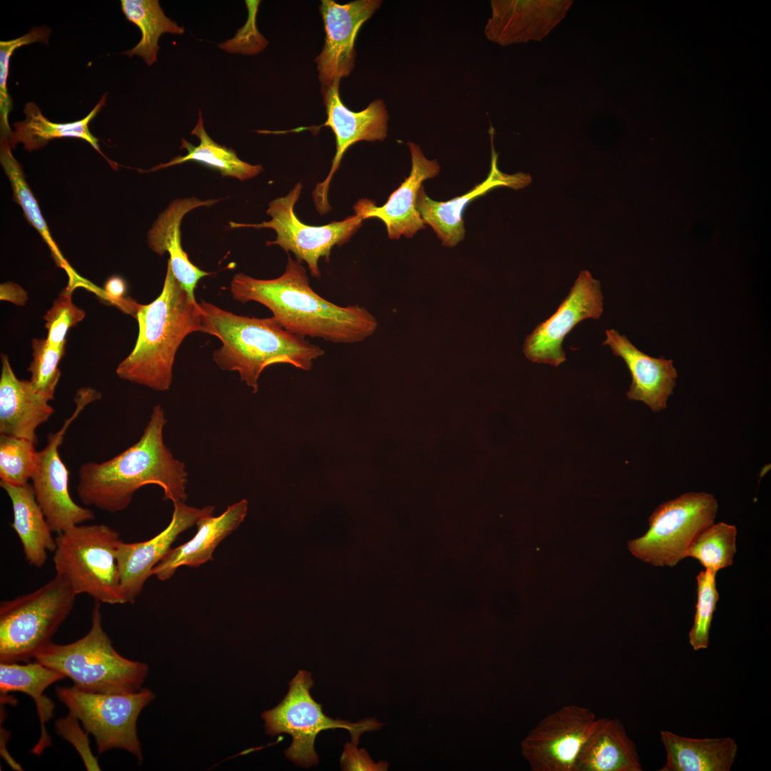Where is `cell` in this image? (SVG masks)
<instances>
[{
	"instance_id": "obj_42",
	"label": "cell",
	"mask_w": 771,
	"mask_h": 771,
	"mask_svg": "<svg viewBox=\"0 0 771 771\" xmlns=\"http://www.w3.org/2000/svg\"><path fill=\"white\" fill-rule=\"evenodd\" d=\"M0 298L17 306H24L27 300V293L19 285L11 282L1 283L0 286Z\"/></svg>"
},
{
	"instance_id": "obj_9",
	"label": "cell",
	"mask_w": 771,
	"mask_h": 771,
	"mask_svg": "<svg viewBox=\"0 0 771 771\" xmlns=\"http://www.w3.org/2000/svg\"><path fill=\"white\" fill-rule=\"evenodd\" d=\"M718 504L713 495L689 492L660 505L644 535L628 542L630 553L658 567H674L686 558L694 538L714 523Z\"/></svg>"
},
{
	"instance_id": "obj_28",
	"label": "cell",
	"mask_w": 771,
	"mask_h": 771,
	"mask_svg": "<svg viewBox=\"0 0 771 771\" xmlns=\"http://www.w3.org/2000/svg\"><path fill=\"white\" fill-rule=\"evenodd\" d=\"M65 676L37 661L26 665L0 663V691L1 695L9 692H24L33 698L38 714L41 733L31 752L40 755L51 745V738L46 729V723L54 717L55 704L44 695L46 689Z\"/></svg>"
},
{
	"instance_id": "obj_38",
	"label": "cell",
	"mask_w": 771,
	"mask_h": 771,
	"mask_svg": "<svg viewBox=\"0 0 771 771\" xmlns=\"http://www.w3.org/2000/svg\"><path fill=\"white\" fill-rule=\"evenodd\" d=\"M72 289L67 287L54 301L44 316L47 330L46 340L53 346L66 343L68 331L85 317V312L72 301Z\"/></svg>"
},
{
	"instance_id": "obj_12",
	"label": "cell",
	"mask_w": 771,
	"mask_h": 771,
	"mask_svg": "<svg viewBox=\"0 0 771 771\" xmlns=\"http://www.w3.org/2000/svg\"><path fill=\"white\" fill-rule=\"evenodd\" d=\"M101 393L91 388H80L74 398L76 408L62 427L49 433L46 446L36 451L31 476L36 500L53 531L57 534L94 518V513L76 503L69 492V470L59 449L64 435L79 413L89 403L99 400Z\"/></svg>"
},
{
	"instance_id": "obj_32",
	"label": "cell",
	"mask_w": 771,
	"mask_h": 771,
	"mask_svg": "<svg viewBox=\"0 0 771 771\" xmlns=\"http://www.w3.org/2000/svg\"><path fill=\"white\" fill-rule=\"evenodd\" d=\"M11 148L12 146L8 140L1 139L0 162L11 183L14 200L21 207L27 221L49 247L56 263L66 271L69 278V285L74 286V282L81 278L64 258L54 241L41 213L38 201L31 191L25 179L22 168L14 156Z\"/></svg>"
},
{
	"instance_id": "obj_2",
	"label": "cell",
	"mask_w": 771,
	"mask_h": 771,
	"mask_svg": "<svg viewBox=\"0 0 771 771\" xmlns=\"http://www.w3.org/2000/svg\"><path fill=\"white\" fill-rule=\"evenodd\" d=\"M166 423L163 409L156 405L136 443L104 462L84 463L76 486L80 500L114 513L125 510L139 488L153 484L161 488L164 500L185 502L188 474L164 443Z\"/></svg>"
},
{
	"instance_id": "obj_14",
	"label": "cell",
	"mask_w": 771,
	"mask_h": 771,
	"mask_svg": "<svg viewBox=\"0 0 771 771\" xmlns=\"http://www.w3.org/2000/svg\"><path fill=\"white\" fill-rule=\"evenodd\" d=\"M603 300L600 281L588 271H581L554 314L526 337L525 357L534 363L558 366L565 361L564 338L581 321L598 319L603 312Z\"/></svg>"
},
{
	"instance_id": "obj_39",
	"label": "cell",
	"mask_w": 771,
	"mask_h": 771,
	"mask_svg": "<svg viewBox=\"0 0 771 771\" xmlns=\"http://www.w3.org/2000/svg\"><path fill=\"white\" fill-rule=\"evenodd\" d=\"M79 722L76 717L69 713L66 717L56 721V731L75 747L87 770H101L97 759L90 748L89 733L80 727Z\"/></svg>"
},
{
	"instance_id": "obj_10",
	"label": "cell",
	"mask_w": 771,
	"mask_h": 771,
	"mask_svg": "<svg viewBox=\"0 0 771 771\" xmlns=\"http://www.w3.org/2000/svg\"><path fill=\"white\" fill-rule=\"evenodd\" d=\"M56 695L69 713L91 734L99 754L122 749L143 760L136 722L142 710L155 697L148 689L119 694L86 692L75 686L58 687Z\"/></svg>"
},
{
	"instance_id": "obj_3",
	"label": "cell",
	"mask_w": 771,
	"mask_h": 771,
	"mask_svg": "<svg viewBox=\"0 0 771 771\" xmlns=\"http://www.w3.org/2000/svg\"><path fill=\"white\" fill-rule=\"evenodd\" d=\"M199 305L202 333L221 342L213 361L223 371L238 373L253 393L266 368L288 363L309 371L313 361L325 353L320 346L282 328L273 317L239 316L204 301Z\"/></svg>"
},
{
	"instance_id": "obj_5",
	"label": "cell",
	"mask_w": 771,
	"mask_h": 771,
	"mask_svg": "<svg viewBox=\"0 0 771 771\" xmlns=\"http://www.w3.org/2000/svg\"><path fill=\"white\" fill-rule=\"evenodd\" d=\"M34 659L71 679L78 689L94 693L138 691L148 672L146 663L127 659L114 649L103 628L98 601L93 608L91 628L84 637L66 645L51 642Z\"/></svg>"
},
{
	"instance_id": "obj_37",
	"label": "cell",
	"mask_w": 771,
	"mask_h": 771,
	"mask_svg": "<svg viewBox=\"0 0 771 771\" xmlns=\"http://www.w3.org/2000/svg\"><path fill=\"white\" fill-rule=\"evenodd\" d=\"M50 30L47 26L33 29L25 35L9 41H0V130L1 139L11 142L13 135L9 124V114L12 109L11 99L7 89L9 61L14 51L32 43L47 44Z\"/></svg>"
},
{
	"instance_id": "obj_24",
	"label": "cell",
	"mask_w": 771,
	"mask_h": 771,
	"mask_svg": "<svg viewBox=\"0 0 771 771\" xmlns=\"http://www.w3.org/2000/svg\"><path fill=\"white\" fill-rule=\"evenodd\" d=\"M221 199L201 200L196 197L178 198L173 201L158 217L148 233L150 248L162 256L168 253V263L172 272L192 298L198 282L211 273L201 270L189 260L181 242V223L189 211L201 206H210Z\"/></svg>"
},
{
	"instance_id": "obj_40",
	"label": "cell",
	"mask_w": 771,
	"mask_h": 771,
	"mask_svg": "<svg viewBox=\"0 0 771 771\" xmlns=\"http://www.w3.org/2000/svg\"><path fill=\"white\" fill-rule=\"evenodd\" d=\"M126 288L124 279L120 276H114L108 278L105 283L104 295L106 298L124 312L135 317L141 304L125 296Z\"/></svg>"
},
{
	"instance_id": "obj_13",
	"label": "cell",
	"mask_w": 771,
	"mask_h": 771,
	"mask_svg": "<svg viewBox=\"0 0 771 771\" xmlns=\"http://www.w3.org/2000/svg\"><path fill=\"white\" fill-rule=\"evenodd\" d=\"M598 717L588 707L565 705L541 720L521 742L533 771H575L580 751Z\"/></svg>"
},
{
	"instance_id": "obj_20",
	"label": "cell",
	"mask_w": 771,
	"mask_h": 771,
	"mask_svg": "<svg viewBox=\"0 0 771 771\" xmlns=\"http://www.w3.org/2000/svg\"><path fill=\"white\" fill-rule=\"evenodd\" d=\"M489 133L492 151L491 165L485 180L466 193L445 202L432 200L425 193L423 186L418 193L416 209L425 225L428 224L433 229L443 245L446 247H453L463 240L465 233L463 212L473 200L495 187L506 186L519 189L531 181V178L528 174L518 173L508 175L498 169V153L495 152L493 146L494 128L491 124Z\"/></svg>"
},
{
	"instance_id": "obj_22",
	"label": "cell",
	"mask_w": 771,
	"mask_h": 771,
	"mask_svg": "<svg viewBox=\"0 0 771 771\" xmlns=\"http://www.w3.org/2000/svg\"><path fill=\"white\" fill-rule=\"evenodd\" d=\"M0 376V435L26 438L36 445L37 428L54 413L49 401L30 381L19 380L9 358L1 354Z\"/></svg>"
},
{
	"instance_id": "obj_19",
	"label": "cell",
	"mask_w": 771,
	"mask_h": 771,
	"mask_svg": "<svg viewBox=\"0 0 771 771\" xmlns=\"http://www.w3.org/2000/svg\"><path fill=\"white\" fill-rule=\"evenodd\" d=\"M488 39L501 46L540 41L565 17L571 0L491 1Z\"/></svg>"
},
{
	"instance_id": "obj_23",
	"label": "cell",
	"mask_w": 771,
	"mask_h": 771,
	"mask_svg": "<svg viewBox=\"0 0 771 771\" xmlns=\"http://www.w3.org/2000/svg\"><path fill=\"white\" fill-rule=\"evenodd\" d=\"M248 510L245 499L229 505L220 515L208 514L196 523L197 532L186 543L171 549L152 570L151 575L164 581L170 579L181 566L198 567L212 560L218 545L243 521Z\"/></svg>"
},
{
	"instance_id": "obj_25",
	"label": "cell",
	"mask_w": 771,
	"mask_h": 771,
	"mask_svg": "<svg viewBox=\"0 0 771 771\" xmlns=\"http://www.w3.org/2000/svg\"><path fill=\"white\" fill-rule=\"evenodd\" d=\"M636 745L620 721L598 718L578 755L575 771H642Z\"/></svg>"
},
{
	"instance_id": "obj_15",
	"label": "cell",
	"mask_w": 771,
	"mask_h": 771,
	"mask_svg": "<svg viewBox=\"0 0 771 771\" xmlns=\"http://www.w3.org/2000/svg\"><path fill=\"white\" fill-rule=\"evenodd\" d=\"M339 84L340 82H336L321 89L327 115L323 126L332 129L336 143L330 172L323 182L317 184L313 193L316 209L321 214L331 209L327 198L328 188L345 152L358 141H383L388 132L389 116L383 100H374L362 111H351L341 99Z\"/></svg>"
},
{
	"instance_id": "obj_8",
	"label": "cell",
	"mask_w": 771,
	"mask_h": 771,
	"mask_svg": "<svg viewBox=\"0 0 771 771\" xmlns=\"http://www.w3.org/2000/svg\"><path fill=\"white\" fill-rule=\"evenodd\" d=\"M313 686L311 672L298 670L289 682L288 692L282 701L261 715L267 734L275 736L285 733L292 737V742L285 755L296 765L305 767L318 762L314 742L320 732L335 728L346 729L351 735L352 743L358 745L361 734L378 730L383 725L375 719L353 723L326 715L322 705L310 694Z\"/></svg>"
},
{
	"instance_id": "obj_16",
	"label": "cell",
	"mask_w": 771,
	"mask_h": 771,
	"mask_svg": "<svg viewBox=\"0 0 771 771\" xmlns=\"http://www.w3.org/2000/svg\"><path fill=\"white\" fill-rule=\"evenodd\" d=\"M382 4L379 0H357L340 4L322 0L325 39L321 53L315 59L321 88L347 77L354 68L355 40L362 25Z\"/></svg>"
},
{
	"instance_id": "obj_7",
	"label": "cell",
	"mask_w": 771,
	"mask_h": 771,
	"mask_svg": "<svg viewBox=\"0 0 771 771\" xmlns=\"http://www.w3.org/2000/svg\"><path fill=\"white\" fill-rule=\"evenodd\" d=\"M119 533L104 524L78 525L57 534L53 563L76 595L124 604L116 558Z\"/></svg>"
},
{
	"instance_id": "obj_1",
	"label": "cell",
	"mask_w": 771,
	"mask_h": 771,
	"mask_svg": "<svg viewBox=\"0 0 771 771\" xmlns=\"http://www.w3.org/2000/svg\"><path fill=\"white\" fill-rule=\"evenodd\" d=\"M230 291L240 303L254 301L266 306L282 328L304 338L351 344L365 340L378 326L365 308L340 306L316 293L302 263L289 256L281 276L258 279L238 273L231 280Z\"/></svg>"
},
{
	"instance_id": "obj_6",
	"label": "cell",
	"mask_w": 771,
	"mask_h": 771,
	"mask_svg": "<svg viewBox=\"0 0 771 771\" xmlns=\"http://www.w3.org/2000/svg\"><path fill=\"white\" fill-rule=\"evenodd\" d=\"M76 594L61 575L0 603V662H29L50 642L71 612Z\"/></svg>"
},
{
	"instance_id": "obj_34",
	"label": "cell",
	"mask_w": 771,
	"mask_h": 771,
	"mask_svg": "<svg viewBox=\"0 0 771 771\" xmlns=\"http://www.w3.org/2000/svg\"><path fill=\"white\" fill-rule=\"evenodd\" d=\"M31 347L33 359L28 368L31 373L29 381L38 393L48 401L52 400L61 377L59 364L65 353L66 343L53 346L46 338H34Z\"/></svg>"
},
{
	"instance_id": "obj_29",
	"label": "cell",
	"mask_w": 771,
	"mask_h": 771,
	"mask_svg": "<svg viewBox=\"0 0 771 771\" xmlns=\"http://www.w3.org/2000/svg\"><path fill=\"white\" fill-rule=\"evenodd\" d=\"M106 101V94H104L86 116L69 123H54L49 121L34 102H29L24 109V120L14 124V131L10 143L13 148L21 142L25 149L31 151L45 146L52 139L74 137L86 141L104 156L101 152L98 139L91 133L89 125L105 106Z\"/></svg>"
},
{
	"instance_id": "obj_30",
	"label": "cell",
	"mask_w": 771,
	"mask_h": 771,
	"mask_svg": "<svg viewBox=\"0 0 771 771\" xmlns=\"http://www.w3.org/2000/svg\"><path fill=\"white\" fill-rule=\"evenodd\" d=\"M191 133L200 140L194 146L182 138L180 148L187 151L185 156H178L166 163H161L151 171L166 168L189 161H196L218 171L223 176L245 181L256 176L262 171L261 165H252L240 159L235 151L215 142L206 133L201 110L197 123Z\"/></svg>"
},
{
	"instance_id": "obj_18",
	"label": "cell",
	"mask_w": 771,
	"mask_h": 771,
	"mask_svg": "<svg viewBox=\"0 0 771 771\" xmlns=\"http://www.w3.org/2000/svg\"><path fill=\"white\" fill-rule=\"evenodd\" d=\"M408 146L411 155V171L401 185L389 196L382 206L367 198L360 199L353 206L355 213L364 219L378 218L386 225L390 239H399L401 236L412 238L425 223L416 209L418 193L423 182L436 176L440 166L436 159H428L420 146L413 142Z\"/></svg>"
},
{
	"instance_id": "obj_31",
	"label": "cell",
	"mask_w": 771,
	"mask_h": 771,
	"mask_svg": "<svg viewBox=\"0 0 771 771\" xmlns=\"http://www.w3.org/2000/svg\"><path fill=\"white\" fill-rule=\"evenodd\" d=\"M121 10L128 21L141 33L139 42L124 55L138 56L148 66L157 61L158 40L165 34H183L184 27L166 16L158 0H121Z\"/></svg>"
},
{
	"instance_id": "obj_26",
	"label": "cell",
	"mask_w": 771,
	"mask_h": 771,
	"mask_svg": "<svg viewBox=\"0 0 771 771\" xmlns=\"http://www.w3.org/2000/svg\"><path fill=\"white\" fill-rule=\"evenodd\" d=\"M666 762L660 771H729L737 757V745L730 737L692 738L661 730Z\"/></svg>"
},
{
	"instance_id": "obj_11",
	"label": "cell",
	"mask_w": 771,
	"mask_h": 771,
	"mask_svg": "<svg viewBox=\"0 0 771 771\" xmlns=\"http://www.w3.org/2000/svg\"><path fill=\"white\" fill-rule=\"evenodd\" d=\"M303 186L298 183L283 197L274 199L266 211L271 216L268 221L261 223H240L230 222L234 228L252 227L273 229L277 234L267 246L277 245L286 252H292L296 260L306 262L312 276L319 278L321 272L318 261L321 258L329 261L332 248L342 246L349 241L362 225L363 218L359 214L350 216L343 221H333L323 226H309L301 222L294 212Z\"/></svg>"
},
{
	"instance_id": "obj_41",
	"label": "cell",
	"mask_w": 771,
	"mask_h": 771,
	"mask_svg": "<svg viewBox=\"0 0 771 771\" xmlns=\"http://www.w3.org/2000/svg\"><path fill=\"white\" fill-rule=\"evenodd\" d=\"M357 745L346 744L341 756V767L346 770H386L388 766L386 762L375 763L366 750H357Z\"/></svg>"
},
{
	"instance_id": "obj_17",
	"label": "cell",
	"mask_w": 771,
	"mask_h": 771,
	"mask_svg": "<svg viewBox=\"0 0 771 771\" xmlns=\"http://www.w3.org/2000/svg\"><path fill=\"white\" fill-rule=\"evenodd\" d=\"M173 507L170 523L160 533L143 542L126 543L121 540L118 544L116 558L124 603L135 602L153 568L168 553L178 535L214 510L213 506L196 508L184 502L173 503Z\"/></svg>"
},
{
	"instance_id": "obj_35",
	"label": "cell",
	"mask_w": 771,
	"mask_h": 771,
	"mask_svg": "<svg viewBox=\"0 0 771 771\" xmlns=\"http://www.w3.org/2000/svg\"><path fill=\"white\" fill-rule=\"evenodd\" d=\"M26 438L0 435V481L24 485L31 478L36 450Z\"/></svg>"
},
{
	"instance_id": "obj_21",
	"label": "cell",
	"mask_w": 771,
	"mask_h": 771,
	"mask_svg": "<svg viewBox=\"0 0 771 771\" xmlns=\"http://www.w3.org/2000/svg\"><path fill=\"white\" fill-rule=\"evenodd\" d=\"M605 334L603 345L609 346L615 356L621 357L630 372L628 398L643 402L653 412L665 410L677 378L672 360L645 354L614 329L607 330Z\"/></svg>"
},
{
	"instance_id": "obj_36",
	"label": "cell",
	"mask_w": 771,
	"mask_h": 771,
	"mask_svg": "<svg viewBox=\"0 0 771 771\" xmlns=\"http://www.w3.org/2000/svg\"><path fill=\"white\" fill-rule=\"evenodd\" d=\"M715 575V573L705 570L696 578V610L694 622L688 633L689 642L694 650L706 649L710 643V630L719 599Z\"/></svg>"
},
{
	"instance_id": "obj_4",
	"label": "cell",
	"mask_w": 771,
	"mask_h": 771,
	"mask_svg": "<svg viewBox=\"0 0 771 771\" xmlns=\"http://www.w3.org/2000/svg\"><path fill=\"white\" fill-rule=\"evenodd\" d=\"M138 334L131 353L117 366L123 379L158 391L170 388L176 352L191 333L202 332L199 303L174 276L168 263L163 288L136 314Z\"/></svg>"
},
{
	"instance_id": "obj_27",
	"label": "cell",
	"mask_w": 771,
	"mask_h": 771,
	"mask_svg": "<svg viewBox=\"0 0 771 771\" xmlns=\"http://www.w3.org/2000/svg\"><path fill=\"white\" fill-rule=\"evenodd\" d=\"M0 486L11 500V527L21 543L26 561L36 568L44 565L47 552L56 549V538L38 504L32 484L14 485L0 481Z\"/></svg>"
},
{
	"instance_id": "obj_33",
	"label": "cell",
	"mask_w": 771,
	"mask_h": 771,
	"mask_svg": "<svg viewBox=\"0 0 771 771\" xmlns=\"http://www.w3.org/2000/svg\"><path fill=\"white\" fill-rule=\"evenodd\" d=\"M737 528L723 522L714 523L702 530L693 540L686 553L715 573L730 566L736 553Z\"/></svg>"
}]
</instances>
